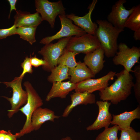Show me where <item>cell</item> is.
<instances>
[{"mask_svg": "<svg viewBox=\"0 0 140 140\" xmlns=\"http://www.w3.org/2000/svg\"><path fill=\"white\" fill-rule=\"evenodd\" d=\"M115 76L116 79L114 82L100 91L99 95L102 101H109L116 105L126 100L131 94L134 83L132 75L124 69L116 73Z\"/></svg>", "mask_w": 140, "mask_h": 140, "instance_id": "obj_1", "label": "cell"}, {"mask_svg": "<svg viewBox=\"0 0 140 140\" xmlns=\"http://www.w3.org/2000/svg\"><path fill=\"white\" fill-rule=\"evenodd\" d=\"M98 25L95 35L108 58L113 57L118 51L117 40L118 36L124 29L114 26L107 20H97Z\"/></svg>", "mask_w": 140, "mask_h": 140, "instance_id": "obj_2", "label": "cell"}, {"mask_svg": "<svg viewBox=\"0 0 140 140\" xmlns=\"http://www.w3.org/2000/svg\"><path fill=\"white\" fill-rule=\"evenodd\" d=\"M23 85L27 93V99L26 103L19 111L25 115L26 120L22 129L16 133L17 138L33 131L31 125L32 114L36 109L41 107L43 104V100L30 82L25 81Z\"/></svg>", "mask_w": 140, "mask_h": 140, "instance_id": "obj_3", "label": "cell"}, {"mask_svg": "<svg viewBox=\"0 0 140 140\" xmlns=\"http://www.w3.org/2000/svg\"><path fill=\"white\" fill-rule=\"evenodd\" d=\"M118 50L113 58L114 64L123 66L128 73L133 72L132 67L135 64L139 63L140 47L133 46L130 48L125 43H121L118 45Z\"/></svg>", "mask_w": 140, "mask_h": 140, "instance_id": "obj_4", "label": "cell"}, {"mask_svg": "<svg viewBox=\"0 0 140 140\" xmlns=\"http://www.w3.org/2000/svg\"><path fill=\"white\" fill-rule=\"evenodd\" d=\"M23 78L19 76L15 77L13 80L9 82H3L6 86V88L10 87L12 89V96L9 98L5 96L3 97L8 101L11 104V107L8 110L7 115L9 118L17 113L20 107L25 104L27 99L28 95L26 90H24L22 87V83Z\"/></svg>", "mask_w": 140, "mask_h": 140, "instance_id": "obj_5", "label": "cell"}, {"mask_svg": "<svg viewBox=\"0 0 140 140\" xmlns=\"http://www.w3.org/2000/svg\"><path fill=\"white\" fill-rule=\"evenodd\" d=\"M71 37L59 39L57 43L45 44L38 52L41 55L47 63V65L42 66L44 70L50 72L58 65V61Z\"/></svg>", "mask_w": 140, "mask_h": 140, "instance_id": "obj_6", "label": "cell"}, {"mask_svg": "<svg viewBox=\"0 0 140 140\" xmlns=\"http://www.w3.org/2000/svg\"><path fill=\"white\" fill-rule=\"evenodd\" d=\"M101 47L100 42L95 35L86 33L80 36L72 37L65 49L78 54H85Z\"/></svg>", "mask_w": 140, "mask_h": 140, "instance_id": "obj_7", "label": "cell"}, {"mask_svg": "<svg viewBox=\"0 0 140 140\" xmlns=\"http://www.w3.org/2000/svg\"><path fill=\"white\" fill-rule=\"evenodd\" d=\"M35 2L37 12L40 13L43 20L49 23L52 29L54 27L57 16L66 15L65 9L61 0L51 2L47 0H36Z\"/></svg>", "mask_w": 140, "mask_h": 140, "instance_id": "obj_8", "label": "cell"}, {"mask_svg": "<svg viewBox=\"0 0 140 140\" xmlns=\"http://www.w3.org/2000/svg\"><path fill=\"white\" fill-rule=\"evenodd\" d=\"M58 16L61 25L60 30L54 35L43 38L40 43L45 45L55 40L72 36H80L86 33L82 29L73 24L66 15H59Z\"/></svg>", "mask_w": 140, "mask_h": 140, "instance_id": "obj_9", "label": "cell"}, {"mask_svg": "<svg viewBox=\"0 0 140 140\" xmlns=\"http://www.w3.org/2000/svg\"><path fill=\"white\" fill-rule=\"evenodd\" d=\"M116 72L110 71L106 75L96 79H88L76 84V92H86L92 93L96 91H100L109 85L110 80H113Z\"/></svg>", "mask_w": 140, "mask_h": 140, "instance_id": "obj_10", "label": "cell"}, {"mask_svg": "<svg viewBox=\"0 0 140 140\" xmlns=\"http://www.w3.org/2000/svg\"><path fill=\"white\" fill-rule=\"evenodd\" d=\"M126 0H119L113 5L110 12L107 16V21L114 26L124 29V24L132 12L135 6L129 10L124 6Z\"/></svg>", "mask_w": 140, "mask_h": 140, "instance_id": "obj_11", "label": "cell"}, {"mask_svg": "<svg viewBox=\"0 0 140 140\" xmlns=\"http://www.w3.org/2000/svg\"><path fill=\"white\" fill-rule=\"evenodd\" d=\"M97 0H93L88 8V12L82 17H79L73 13L66 15V17L74 22L75 25L84 30L87 33L95 35L98 26L91 19L92 12L97 2Z\"/></svg>", "mask_w": 140, "mask_h": 140, "instance_id": "obj_12", "label": "cell"}, {"mask_svg": "<svg viewBox=\"0 0 140 140\" xmlns=\"http://www.w3.org/2000/svg\"><path fill=\"white\" fill-rule=\"evenodd\" d=\"M96 103L98 107V115L94 122L86 128L87 131L98 130L103 127H108L112 120V115L109 111L111 103L107 101L101 100L96 101Z\"/></svg>", "mask_w": 140, "mask_h": 140, "instance_id": "obj_13", "label": "cell"}, {"mask_svg": "<svg viewBox=\"0 0 140 140\" xmlns=\"http://www.w3.org/2000/svg\"><path fill=\"white\" fill-rule=\"evenodd\" d=\"M104 53L101 47L86 54L83 62L95 75L103 69L105 62Z\"/></svg>", "mask_w": 140, "mask_h": 140, "instance_id": "obj_14", "label": "cell"}, {"mask_svg": "<svg viewBox=\"0 0 140 140\" xmlns=\"http://www.w3.org/2000/svg\"><path fill=\"white\" fill-rule=\"evenodd\" d=\"M71 103L65 109L62 116L68 117L75 107L80 105H87L95 104L96 102L95 95L86 92L73 93L70 95Z\"/></svg>", "mask_w": 140, "mask_h": 140, "instance_id": "obj_15", "label": "cell"}, {"mask_svg": "<svg viewBox=\"0 0 140 140\" xmlns=\"http://www.w3.org/2000/svg\"><path fill=\"white\" fill-rule=\"evenodd\" d=\"M60 116L56 115L52 110L41 107L36 109L33 112L31 118V125L33 130H39L41 125L46 121L54 122L55 119Z\"/></svg>", "mask_w": 140, "mask_h": 140, "instance_id": "obj_16", "label": "cell"}, {"mask_svg": "<svg viewBox=\"0 0 140 140\" xmlns=\"http://www.w3.org/2000/svg\"><path fill=\"white\" fill-rule=\"evenodd\" d=\"M112 116L111 124L118 125L119 130L129 128L134 120L140 118V104L133 110L126 111L118 115L113 114Z\"/></svg>", "mask_w": 140, "mask_h": 140, "instance_id": "obj_17", "label": "cell"}, {"mask_svg": "<svg viewBox=\"0 0 140 140\" xmlns=\"http://www.w3.org/2000/svg\"><path fill=\"white\" fill-rule=\"evenodd\" d=\"M75 86L76 84L71 82L70 81L53 82L45 100L49 101L52 99L57 97L61 99L65 98L70 92L75 89Z\"/></svg>", "mask_w": 140, "mask_h": 140, "instance_id": "obj_18", "label": "cell"}, {"mask_svg": "<svg viewBox=\"0 0 140 140\" xmlns=\"http://www.w3.org/2000/svg\"><path fill=\"white\" fill-rule=\"evenodd\" d=\"M14 18V25L16 27H37L43 20L39 13L37 12L33 14H30L20 11H16Z\"/></svg>", "mask_w": 140, "mask_h": 140, "instance_id": "obj_19", "label": "cell"}, {"mask_svg": "<svg viewBox=\"0 0 140 140\" xmlns=\"http://www.w3.org/2000/svg\"><path fill=\"white\" fill-rule=\"evenodd\" d=\"M75 67L69 68V75L71 76L70 81L76 84L88 79L95 77L90 69L84 63L81 61L77 62Z\"/></svg>", "mask_w": 140, "mask_h": 140, "instance_id": "obj_20", "label": "cell"}, {"mask_svg": "<svg viewBox=\"0 0 140 140\" xmlns=\"http://www.w3.org/2000/svg\"><path fill=\"white\" fill-rule=\"evenodd\" d=\"M69 68L66 66L59 65L51 69V73L47 78L48 81L53 83L69 79Z\"/></svg>", "mask_w": 140, "mask_h": 140, "instance_id": "obj_21", "label": "cell"}, {"mask_svg": "<svg viewBox=\"0 0 140 140\" xmlns=\"http://www.w3.org/2000/svg\"><path fill=\"white\" fill-rule=\"evenodd\" d=\"M124 27L135 31L140 30V5L138 4L134 8L126 21Z\"/></svg>", "mask_w": 140, "mask_h": 140, "instance_id": "obj_22", "label": "cell"}, {"mask_svg": "<svg viewBox=\"0 0 140 140\" xmlns=\"http://www.w3.org/2000/svg\"><path fill=\"white\" fill-rule=\"evenodd\" d=\"M37 28V26L18 27L17 28L16 34L32 45L36 41L35 35Z\"/></svg>", "mask_w": 140, "mask_h": 140, "instance_id": "obj_23", "label": "cell"}, {"mask_svg": "<svg viewBox=\"0 0 140 140\" xmlns=\"http://www.w3.org/2000/svg\"><path fill=\"white\" fill-rule=\"evenodd\" d=\"M77 55L75 53L68 51L65 48L58 61V65L66 66L69 68L75 67L78 64L75 58Z\"/></svg>", "mask_w": 140, "mask_h": 140, "instance_id": "obj_24", "label": "cell"}, {"mask_svg": "<svg viewBox=\"0 0 140 140\" xmlns=\"http://www.w3.org/2000/svg\"><path fill=\"white\" fill-rule=\"evenodd\" d=\"M119 130V127L117 125L105 128L104 130L96 137L95 140H118L117 133Z\"/></svg>", "mask_w": 140, "mask_h": 140, "instance_id": "obj_25", "label": "cell"}, {"mask_svg": "<svg viewBox=\"0 0 140 140\" xmlns=\"http://www.w3.org/2000/svg\"><path fill=\"white\" fill-rule=\"evenodd\" d=\"M120 130L121 136L118 140H140V132H136L131 127Z\"/></svg>", "mask_w": 140, "mask_h": 140, "instance_id": "obj_26", "label": "cell"}, {"mask_svg": "<svg viewBox=\"0 0 140 140\" xmlns=\"http://www.w3.org/2000/svg\"><path fill=\"white\" fill-rule=\"evenodd\" d=\"M136 81L133 87L135 97L139 104H140V65L136 66L133 72Z\"/></svg>", "mask_w": 140, "mask_h": 140, "instance_id": "obj_27", "label": "cell"}, {"mask_svg": "<svg viewBox=\"0 0 140 140\" xmlns=\"http://www.w3.org/2000/svg\"><path fill=\"white\" fill-rule=\"evenodd\" d=\"M30 58L27 57L24 60L23 62L21 64L20 66L23 69L22 73L19 77L23 78L25 74L27 73L32 74L33 72L32 66L30 61Z\"/></svg>", "mask_w": 140, "mask_h": 140, "instance_id": "obj_28", "label": "cell"}, {"mask_svg": "<svg viewBox=\"0 0 140 140\" xmlns=\"http://www.w3.org/2000/svg\"><path fill=\"white\" fill-rule=\"evenodd\" d=\"M16 27L15 25H13L8 28L0 29V39L5 38L8 36L16 34Z\"/></svg>", "mask_w": 140, "mask_h": 140, "instance_id": "obj_29", "label": "cell"}, {"mask_svg": "<svg viewBox=\"0 0 140 140\" xmlns=\"http://www.w3.org/2000/svg\"><path fill=\"white\" fill-rule=\"evenodd\" d=\"M17 138L16 133L13 134L10 130L8 131L3 130H0V140H17Z\"/></svg>", "mask_w": 140, "mask_h": 140, "instance_id": "obj_30", "label": "cell"}, {"mask_svg": "<svg viewBox=\"0 0 140 140\" xmlns=\"http://www.w3.org/2000/svg\"><path fill=\"white\" fill-rule=\"evenodd\" d=\"M30 61L32 66L35 67L41 66H45L47 65V63L45 60L37 58L36 55L32 57H30Z\"/></svg>", "mask_w": 140, "mask_h": 140, "instance_id": "obj_31", "label": "cell"}, {"mask_svg": "<svg viewBox=\"0 0 140 140\" xmlns=\"http://www.w3.org/2000/svg\"><path fill=\"white\" fill-rule=\"evenodd\" d=\"M10 6V12L9 16V18L10 17V15L11 11L13 10H15L16 11V4L17 1V0H8Z\"/></svg>", "mask_w": 140, "mask_h": 140, "instance_id": "obj_32", "label": "cell"}, {"mask_svg": "<svg viewBox=\"0 0 140 140\" xmlns=\"http://www.w3.org/2000/svg\"><path fill=\"white\" fill-rule=\"evenodd\" d=\"M133 37L136 40H140V30L134 32Z\"/></svg>", "mask_w": 140, "mask_h": 140, "instance_id": "obj_33", "label": "cell"}, {"mask_svg": "<svg viewBox=\"0 0 140 140\" xmlns=\"http://www.w3.org/2000/svg\"><path fill=\"white\" fill-rule=\"evenodd\" d=\"M60 140H72L71 138L69 136H67L61 139Z\"/></svg>", "mask_w": 140, "mask_h": 140, "instance_id": "obj_34", "label": "cell"}]
</instances>
